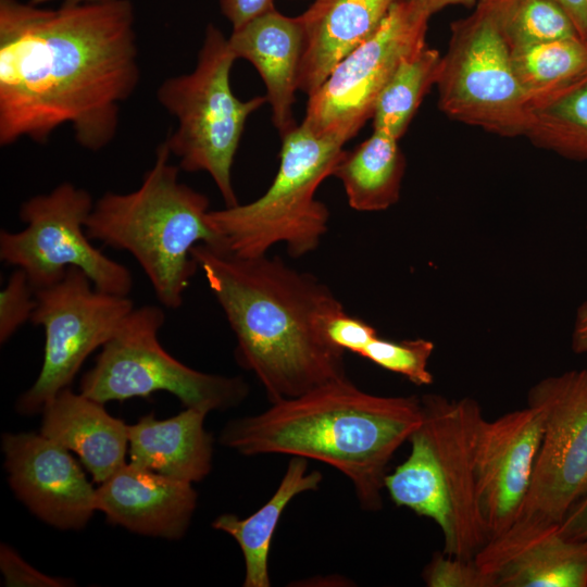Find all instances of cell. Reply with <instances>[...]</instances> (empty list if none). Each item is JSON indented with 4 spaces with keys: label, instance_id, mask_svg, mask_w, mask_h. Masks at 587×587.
Returning a JSON list of instances; mask_svg holds the SVG:
<instances>
[{
    "label": "cell",
    "instance_id": "obj_26",
    "mask_svg": "<svg viewBox=\"0 0 587 587\" xmlns=\"http://www.w3.org/2000/svg\"><path fill=\"white\" fill-rule=\"evenodd\" d=\"M510 50L552 40L579 38L555 0H485Z\"/></svg>",
    "mask_w": 587,
    "mask_h": 587
},
{
    "label": "cell",
    "instance_id": "obj_29",
    "mask_svg": "<svg viewBox=\"0 0 587 587\" xmlns=\"http://www.w3.org/2000/svg\"><path fill=\"white\" fill-rule=\"evenodd\" d=\"M422 577L428 587H497L475 559H463L442 552L435 553L424 567Z\"/></svg>",
    "mask_w": 587,
    "mask_h": 587
},
{
    "label": "cell",
    "instance_id": "obj_24",
    "mask_svg": "<svg viewBox=\"0 0 587 587\" xmlns=\"http://www.w3.org/2000/svg\"><path fill=\"white\" fill-rule=\"evenodd\" d=\"M511 58L533 113L587 85V43L579 38L519 47Z\"/></svg>",
    "mask_w": 587,
    "mask_h": 587
},
{
    "label": "cell",
    "instance_id": "obj_34",
    "mask_svg": "<svg viewBox=\"0 0 587 587\" xmlns=\"http://www.w3.org/2000/svg\"><path fill=\"white\" fill-rule=\"evenodd\" d=\"M559 529L571 539L587 538V495L567 512L559 524Z\"/></svg>",
    "mask_w": 587,
    "mask_h": 587
},
{
    "label": "cell",
    "instance_id": "obj_9",
    "mask_svg": "<svg viewBox=\"0 0 587 587\" xmlns=\"http://www.w3.org/2000/svg\"><path fill=\"white\" fill-rule=\"evenodd\" d=\"M435 85L438 107L449 118L501 137L526 135L532 121L515 75L511 50L489 4L451 24Z\"/></svg>",
    "mask_w": 587,
    "mask_h": 587
},
{
    "label": "cell",
    "instance_id": "obj_21",
    "mask_svg": "<svg viewBox=\"0 0 587 587\" xmlns=\"http://www.w3.org/2000/svg\"><path fill=\"white\" fill-rule=\"evenodd\" d=\"M208 412L186 408L158 420L153 413L128 425L130 462L191 484L202 480L212 469L213 438L204 428Z\"/></svg>",
    "mask_w": 587,
    "mask_h": 587
},
{
    "label": "cell",
    "instance_id": "obj_15",
    "mask_svg": "<svg viewBox=\"0 0 587 587\" xmlns=\"http://www.w3.org/2000/svg\"><path fill=\"white\" fill-rule=\"evenodd\" d=\"M4 466L16 497L41 521L78 530L97 510V489L70 450L41 433L4 434Z\"/></svg>",
    "mask_w": 587,
    "mask_h": 587
},
{
    "label": "cell",
    "instance_id": "obj_20",
    "mask_svg": "<svg viewBox=\"0 0 587 587\" xmlns=\"http://www.w3.org/2000/svg\"><path fill=\"white\" fill-rule=\"evenodd\" d=\"M104 403L68 387L42 409L40 433L75 452L101 484L126 463L128 424L109 414Z\"/></svg>",
    "mask_w": 587,
    "mask_h": 587
},
{
    "label": "cell",
    "instance_id": "obj_16",
    "mask_svg": "<svg viewBox=\"0 0 587 587\" xmlns=\"http://www.w3.org/2000/svg\"><path fill=\"white\" fill-rule=\"evenodd\" d=\"M474 559L497 587L587 586V538H567L559 524L511 526Z\"/></svg>",
    "mask_w": 587,
    "mask_h": 587
},
{
    "label": "cell",
    "instance_id": "obj_17",
    "mask_svg": "<svg viewBox=\"0 0 587 587\" xmlns=\"http://www.w3.org/2000/svg\"><path fill=\"white\" fill-rule=\"evenodd\" d=\"M192 484L123 464L97 488V510L107 520L140 535L180 539L197 507Z\"/></svg>",
    "mask_w": 587,
    "mask_h": 587
},
{
    "label": "cell",
    "instance_id": "obj_7",
    "mask_svg": "<svg viewBox=\"0 0 587 587\" xmlns=\"http://www.w3.org/2000/svg\"><path fill=\"white\" fill-rule=\"evenodd\" d=\"M236 57L228 38L213 24L205 28L197 64L188 74L170 77L158 88L161 105L177 120L165 140L186 172H207L225 207L238 204L232 168L248 117L265 96L237 98L230 87Z\"/></svg>",
    "mask_w": 587,
    "mask_h": 587
},
{
    "label": "cell",
    "instance_id": "obj_6",
    "mask_svg": "<svg viewBox=\"0 0 587 587\" xmlns=\"http://www.w3.org/2000/svg\"><path fill=\"white\" fill-rule=\"evenodd\" d=\"M282 139L279 167L265 193L207 214L222 248L236 255H263L285 243L288 254L299 258L314 251L328 230L329 211L315 191L332 176L344 145L314 135L303 124Z\"/></svg>",
    "mask_w": 587,
    "mask_h": 587
},
{
    "label": "cell",
    "instance_id": "obj_27",
    "mask_svg": "<svg viewBox=\"0 0 587 587\" xmlns=\"http://www.w3.org/2000/svg\"><path fill=\"white\" fill-rule=\"evenodd\" d=\"M525 137L539 148L587 162V85L534 112Z\"/></svg>",
    "mask_w": 587,
    "mask_h": 587
},
{
    "label": "cell",
    "instance_id": "obj_19",
    "mask_svg": "<svg viewBox=\"0 0 587 587\" xmlns=\"http://www.w3.org/2000/svg\"><path fill=\"white\" fill-rule=\"evenodd\" d=\"M399 0H314L299 16L303 51L298 90L311 96L347 54L378 27Z\"/></svg>",
    "mask_w": 587,
    "mask_h": 587
},
{
    "label": "cell",
    "instance_id": "obj_10",
    "mask_svg": "<svg viewBox=\"0 0 587 587\" xmlns=\"http://www.w3.org/2000/svg\"><path fill=\"white\" fill-rule=\"evenodd\" d=\"M93 204L87 190L67 182L30 197L18 212L25 228L0 232V259L23 270L35 291L59 282L68 267H78L97 289L128 296L129 270L102 253L86 234Z\"/></svg>",
    "mask_w": 587,
    "mask_h": 587
},
{
    "label": "cell",
    "instance_id": "obj_35",
    "mask_svg": "<svg viewBox=\"0 0 587 587\" xmlns=\"http://www.w3.org/2000/svg\"><path fill=\"white\" fill-rule=\"evenodd\" d=\"M571 347L575 353L587 355V300L577 308L572 329Z\"/></svg>",
    "mask_w": 587,
    "mask_h": 587
},
{
    "label": "cell",
    "instance_id": "obj_2",
    "mask_svg": "<svg viewBox=\"0 0 587 587\" xmlns=\"http://www.w3.org/2000/svg\"><path fill=\"white\" fill-rule=\"evenodd\" d=\"M191 254L236 336L238 363L271 403L347 377L345 352L321 328L341 302L319 278L267 254L239 257L205 243Z\"/></svg>",
    "mask_w": 587,
    "mask_h": 587
},
{
    "label": "cell",
    "instance_id": "obj_23",
    "mask_svg": "<svg viewBox=\"0 0 587 587\" xmlns=\"http://www.w3.org/2000/svg\"><path fill=\"white\" fill-rule=\"evenodd\" d=\"M399 139L379 129L350 151L344 150L332 176L345 189L349 205L360 212L384 211L400 198L405 159Z\"/></svg>",
    "mask_w": 587,
    "mask_h": 587
},
{
    "label": "cell",
    "instance_id": "obj_5",
    "mask_svg": "<svg viewBox=\"0 0 587 587\" xmlns=\"http://www.w3.org/2000/svg\"><path fill=\"white\" fill-rule=\"evenodd\" d=\"M422 422L411 434L410 454L385 477L391 501L433 520L444 552L473 559L488 541L477 503L474 442L482 410L472 398H421Z\"/></svg>",
    "mask_w": 587,
    "mask_h": 587
},
{
    "label": "cell",
    "instance_id": "obj_13",
    "mask_svg": "<svg viewBox=\"0 0 587 587\" xmlns=\"http://www.w3.org/2000/svg\"><path fill=\"white\" fill-rule=\"evenodd\" d=\"M542 415L529 489L512 526L560 524L587 495V367L548 376L528 391Z\"/></svg>",
    "mask_w": 587,
    "mask_h": 587
},
{
    "label": "cell",
    "instance_id": "obj_14",
    "mask_svg": "<svg viewBox=\"0 0 587 587\" xmlns=\"http://www.w3.org/2000/svg\"><path fill=\"white\" fill-rule=\"evenodd\" d=\"M542 437V415L527 405L480 420L474 442L477 503L488 540L504 534L525 502Z\"/></svg>",
    "mask_w": 587,
    "mask_h": 587
},
{
    "label": "cell",
    "instance_id": "obj_28",
    "mask_svg": "<svg viewBox=\"0 0 587 587\" xmlns=\"http://www.w3.org/2000/svg\"><path fill=\"white\" fill-rule=\"evenodd\" d=\"M434 344L424 338L400 341L374 337L360 352V357L389 372L400 374L417 386L433 383L428 361Z\"/></svg>",
    "mask_w": 587,
    "mask_h": 587
},
{
    "label": "cell",
    "instance_id": "obj_37",
    "mask_svg": "<svg viewBox=\"0 0 587 587\" xmlns=\"http://www.w3.org/2000/svg\"><path fill=\"white\" fill-rule=\"evenodd\" d=\"M428 15H433L438 11L452 5H461L465 8H474L478 0H410Z\"/></svg>",
    "mask_w": 587,
    "mask_h": 587
},
{
    "label": "cell",
    "instance_id": "obj_33",
    "mask_svg": "<svg viewBox=\"0 0 587 587\" xmlns=\"http://www.w3.org/2000/svg\"><path fill=\"white\" fill-rule=\"evenodd\" d=\"M222 14L236 30L252 20L275 10L274 0H217Z\"/></svg>",
    "mask_w": 587,
    "mask_h": 587
},
{
    "label": "cell",
    "instance_id": "obj_22",
    "mask_svg": "<svg viewBox=\"0 0 587 587\" xmlns=\"http://www.w3.org/2000/svg\"><path fill=\"white\" fill-rule=\"evenodd\" d=\"M308 470V460L292 457L286 472L267 502L248 517L233 513L218 515L212 527L232 536L245 560V587H270L268 554L273 535L284 510L298 495L319 489L323 475Z\"/></svg>",
    "mask_w": 587,
    "mask_h": 587
},
{
    "label": "cell",
    "instance_id": "obj_25",
    "mask_svg": "<svg viewBox=\"0 0 587 587\" xmlns=\"http://www.w3.org/2000/svg\"><path fill=\"white\" fill-rule=\"evenodd\" d=\"M441 54L427 43L404 57L383 88L372 115L373 129L400 139L423 98L435 85Z\"/></svg>",
    "mask_w": 587,
    "mask_h": 587
},
{
    "label": "cell",
    "instance_id": "obj_36",
    "mask_svg": "<svg viewBox=\"0 0 587 587\" xmlns=\"http://www.w3.org/2000/svg\"><path fill=\"white\" fill-rule=\"evenodd\" d=\"M571 17L578 36L587 43V0H555Z\"/></svg>",
    "mask_w": 587,
    "mask_h": 587
},
{
    "label": "cell",
    "instance_id": "obj_3",
    "mask_svg": "<svg viewBox=\"0 0 587 587\" xmlns=\"http://www.w3.org/2000/svg\"><path fill=\"white\" fill-rule=\"evenodd\" d=\"M422 422L421 398L365 392L348 377L229 421L220 444L243 455L288 454L342 473L361 507L378 511L387 467Z\"/></svg>",
    "mask_w": 587,
    "mask_h": 587
},
{
    "label": "cell",
    "instance_id": "obj_38",
    "mask_svg": "<svg viewBox=\"0 0 587 587\" xmlns=\"http://www.w3.org/2000/svg\"><path fill=\"white\" fill-rule=\"evenodd\" d=\"M50 1H53V0H27V2L34 5H41ZM62 1L67 2V3H99V2H108L112 0H62Z\"/></svg>",
    "mask_w": 587,
    "mask_h": 587
},
{
    "label": "cell",
    "instance_id": "obj_8",
    "mask_svg": "<svg viewBox=\"0 0 587 587\" xmlns=\"http://www.w3.org/2000/svg\"><path fill=\"white\" fill-rule=\"evenodd\" d=\"M165 321L158 305L134 308L80 380V392L96 401L148 398L166 391L185 408L224 411L238 405L249 388L241 377L193 370L167 353L158 339Z\"/></svg>",
    "mask_w": 587,
    "mask_h": 587
},
{
    "label": "cell",
    "instance_id": "obj_32",
    "mask_svg": "<svg viewBox=\"0 0 587 587\" xmlns=\"http://www.w3.org/2000/svg\"><path fill=\"white\" fill-rule=\"evenodd\" d=\"M0 569L5 586H48L72 585V582L46 575L26 563L12 548L1 545Z\"/></svg>",
    "mask_w": 587,
    "mask_h": 587
},
{
    "label": "cell",
    "instance_id": "obj_4",
    "mask_svg": "<svg viewBox=\"0 0 587 587\" xmlns=\"http://www.w3.org/2000/svg\"><path fill=\"white\" fill-rule=\"evenodd\" d=\"M171 155L166 142H161L140 186L127 193L102 195L85 228L91 240L129 252L160 303L177 309L199 268L192 248L198 243L222 248V241L207 221L208 197L179 182L180 168L171 163Z\"/></svg>",
    "mask_w": 587,
    "mask_h": 587
},
{
    "label": "cell",
    "instance_id": "obj_12",
    "mask_svg": "<svg viewBox=\"0 0 587 587\" xmlns=\"http://www.w3.org/2000/svg\"><path fill=\"white\" fill-rule=\"evenodd\" d=\"M30 322L45 330L43 362L32 387L17 400L23 414L41 412L67 388L91 352L114 337L134 309L127 296L97 289L78 267H68L55 284L35 291Z\"/></svg>",
    "mask_w": 587,
    "mask_h": 587
},
{
    "label": "cell",
    "instance_id": "obj_1",
    "mask_svg": "<svg viewBox=\"0 0 587 587\" xmlns=\"http://www.w3.org/2000/svg\"><path fill=\"white\" fill-rule=\"evenodd\" d=\"M140 77L129 0L48 9L0 0V145L46 143L68 125L99 151L114 139L121 104Z\"/></svg>",
    "mask_w": 587,
    "mask_h": 587
},
{
    "label": "cell",
    "instance_id": "obj_31",
    "mask_svg": "<svg viewBox=\"0 0 587 587\" xmlns=\"http://www.w3.org/2000/svg\"><path fill=\"white\" fill-rule=\"evenodd\" d=\"M321 328L330 345L344 352L349 351L358 355L377 336L372 325L349 315L341 303L322 316Z\"/></svg>",
    "mask_w": 587,
    "mask_h": 587
},
{
    "label": "cell",
    "instance_id": "obj_11",
    "mask_svg": "<svg viewBox=\"0 0 587 587\" xmlns=\"http://www.w3.org/2000/svg\"><path fill=\"white\" fill-rule=\"evenodd\" d=\"M428 15L397 1L374 33L332 70L309 96L302 124L342 145L372 118L376 101L401 60L426 45Z\"/></svg>",
    "mask_w": 587,
    "mask_h": 587
},
{
    "label": "cell",
    "instance_id": "obj_18",
    "mask_svg": "<svg viewBox=\"0 0 587 587\" xmlns=\"http://www.w3.org/2000/svg\"><path fill=\"white\" fill-rule=\"evenodd\" d=\"M228 42L236 59L249 61L259 72L280 136L297 126L294 104L303 51L299 16H286L275 9L233 30Z\"/></svg>",
    "mask_w": 587,
    "mask_h": 587
},
{
    "label": "cell",
    "instance_id": "obj_30",
    "mask_svg": "<svg viewBox=\"0 0 587 587\" xmlns=\"http://www.w3.org/2000/svg\"><path fill=\"white\" fill-rule=\"evenodd\" d=\"M36 308L35 290L26 273L15 268L0 292V341H8Z\"/></svg>",
    "mask_w": 587,
    "mask_h": 587
}]
</instances>
